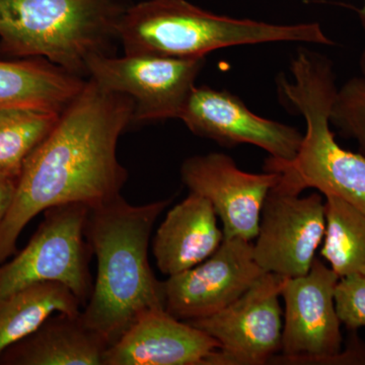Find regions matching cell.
I'll list each match as a JSON object with an SVG mask.
<instances>
[{
  "label": "cell",
  "instance_id": "6da1fadb",
  "mask_svg": "<svg viewBox=\"0 0 365 365\" xmlns=\"http://www.w3.org/2000/svg\"><path fill=\"white\" fill-rule=\"evenodd\" d=\"M133 110L130 98L86 81L21 169L0 225V264L16 253L21 232L39 213L67 204L91 208L121 195L128 173L117 144L133 123Z\"/></svg>",
  "mask_w": 365,
  "mask_h": 365
},
{
  "label": "cell",
  "instance_id": "7a4b0ae2",
  "mask_svg": "<svg viewBox=\"0 0 365 365\" xmlns=\"http://www.w3.org/2000/svg\"><path fill=\"white\" fill-rule=\"evenodd\" d=\"M170 202L132 205L120 195L90 209L86 237L98 271L81 317L109 346L143 314L165 309L163 281L150 267L148 246L153 225Z\"/></svg>",
  "mask_w": 365,
  "mask_h": 365
},
{
  "label": "cell",
  "instance_id": "3957f363",
  "mask_svg": "<svg viewBox=\"0 0 365 365\" xmlns=\"http://www.w3.org/2000/svg\"><path fill=\"white\" fill-rule=\"evenodd\" d=\"M290 76L277 78V93L287 109L304 118L306 131L294 160L269 157L264 170L279 175V182L302 194L314 188L324 196L339 197L365 212V155L341 148L331 130L336 93L332 61L306 47L290 61Z\"/></svg>",
  "mask_w": 365,
  "mask_h": 365
},
{
  "label": "cell",
  "instance_id": "277c9868",
  "mask_svg": "<svg viewBox=\"0 0 365 365\" xmlns=\"http://www.w3.org/2000/svg\"><path fill=\"white\" fill-rule=\"evenodd\" d=\"M124 54L205 58L234 46L306 43L332 46L318 23L277 25L220 16L187 0H145L132 4L117 28Z\"/></svg>",
  "mask_w": 365,
  "mask_h": 365
},
{
  "label": "cell",
  "instance_id": "5b68a950",
  "mask_svg": "<svg viewBox=\"0 0 365 365\" xmlns=\"http://www.w3.org/2000/svg\"><path fill=\"white\" fill-rule=\"evenodd\" d=\"M132 0H0V54L43 58L74 76L113 54L117 28Z\"/></svg>",
  "mask_w": 365,
  "mask_h": 365
},
{
  "label": "cell",
  "instance_id": "8992f818",
  "mask_svg": "<svg viewBox=\"0 0 365 365\" xmlns=\"http://www.w3.org/2000/svg\"><path fill=\"white\" fill-rule=\"evenodd\" d=\"M90 206L67 204L44 211V220L26 248L0 264V304L36 283L56 281L66 285L86 306L93 292L86 241Z\"/></svg>",
  "mask_w": 365,
  "mask_h": 365
},
{
  "label": "cell",
  "instance_id": "52a82bcc",
  "mask_svg": "<svg viewBox=\"0 0 365 365\" xmlns=\"http://www.w3.org/2000/svg\"><path fill=\"white\" fill-rule=\"evenodd\" d=\"M204 63L205 58L98 55L88 61V76L131 98L133 123H150L179 119Z\"/></svg>",
  "mask_w": 365,
  "mask_h": 365
},
{
  "label": "cell",
  "instance_id": "ba28073f",
  "mask_svg": "<svg viewBox=\"0 0 365 365\" xmlns=\"http://www.w3.org/2000/svg\"><path fill=\"white\" fill-rule=\"evenodd\" d=\"M339 276L319 259L306 275L285 278L281 356L282 364H330L342 350L341 321L335 307Z\"/></svg>",
  "mask_w": 365,
  "mask_h": 365
},
{
  "label": "cell",
  "instance_id": "9c48e42d",
  "mask_svg": "<svg viewBox=\"0 0 365 365\" xmlns=\"http://www.w3.org/2000/svg\"><path fill=\"white\" fill-rule=\"evenodd\" d=\"M326 232L325 199L302 197L281 184L269 191L262 208L254 258L265 272L285 278L306 275Z\"/></svg>",
  "mask_w": 365,
  "mask_h": 365
},
{
  "label": "cell",
  "instance_id": "30bf717a",
  "mask_svg": "<svg viewBox=\"0 0 365 365\" xmlns=\"http://www.w3.org/2000/svg\"><path fill=\"white\" fill-rule=\"evenodd\" d=\"M284 279L265 273L222 311L188 322L220 344L212 365L265 364L280 351L283 313L279 299Z\"/></svg>",
  "mask_w": 365,
  "mask_h": 365
},
{
  "label": "cell",
  "instance_id": "8fae6325",
  "mask_svg": "<svg viewBox=\"0 0 365 365\" xmlns=\"http://www.w3.org/2000/svg\"><path fill=\"white\" fill-rule=\"evenodd\" d=\"M265 273L255 260L252 242L225 237L206 260L163 281L165 312L184 322L206 318L232 304Z\"/></svg>",
  "mask_w": 365,
  "mask_h": 365
},
{
  "label": "cell",
  "instance_id": "7c38bea8",
  "mask_svg": "<svg viewBox=\"0 0 365 365\" xmlns=\"http://www.w3.org/2000/svg\"><path fill=\"white\" fill-rule=\"evenodd\" d=\"M181 177L191 193L204 197L213 206L225 239L249 242L258 235L266 197L279 180L275 172H245L232 158L218 153L187 158Z\"/></svg>",
  "mask_w": 365,
  "mask_h": 365
},
{
  "label": "cell",
  "instance_id": "4fadbf2b",
  "mask_svg": "<svg viewBox=\"0 0 365 365\" xmlns=\"http://www.w3.org/2000/svg\"><path fill=\"white\" fill-rule=\"evenodd\" d=\"M179 119L197 136L228 148L251 144L282 160H294L304 134L258 116L234 93L208 86H194Z\"/></svg>",
  "mask_w": 365,
  "mask_h": 365
},
{
  "label": "cell",
  "instance_id": "5bb4252c",
  "mask_svg": "<svg viewBox=\"0 0 365 365\" xmlns=\"http://www.w3.org/2000/svg\"><path fill=\"white\" fill-rule=\"evenodd\" d=\"M217 341L169 313L143 314L106 351L104 365H212Z\"/></svg>",
  "mask_w": 365,
  "mask_h": 365
},
{
  "label": "cell",
  "instance_id": "9a60e30c",
  "mask_svg": "<svg viewBox=\"0 0 365 365\" xmlns=\"http://www.w3.org/2000/svg\"><path fill=\"white\" fill-rule=\"evenodd\" d=\"M225 240L217 215L207 199L191 193L170 209L158 227L153 253L160 272L175 275L215 254Z\"/></svg>",
  "mask_w": 365,
  "mask_h": 365
},
{
  "label": "cell",
  "instance_id": "2e32d148",
  "mask_svg": "<svg viewBox=\"0 0 365 365\" xmlns=\"http://www.w3.org/2000/svg\"><path fill=\"white\" fill-rule=\"evenodd\" d=\"M107 341L86 325L81 312L51 316L0 356L4 365H104Z\"/></svg>",
  "mask_w": 365,
  "mask_h": 365
},
{
  "label": "cell",
  "instance_id": "e0dca14e",
  "mask_svg": "<svg viewBox=\"0 0 365 365\" xmlns=\"http://www.w3.org/2000/svg\"><path fill=\"white\" fill-rule=\"evenodd\" d=\"M85 78L43 58L0 60V109L30 107L63 112Z\"/></svg>",
  "mask_w": 365,
  "mask_h": 365
},
{
  "label": "cell",
  "instance_id": "ac0fdd59",
  "mask_svg": "<svg viewBox=\"0 0 365 365\" xmlns=\"http://www.w3.org/2000/svg\"><path fill=\"white\" fill-rule=\"evenodd\" d=\"M81 300L56 281L36 283L0 304V356L7 348L32 335L54 314L81 313Z\"/></svg>",
  "mask_w": 365,
  "mask_h": 365
},
{
  "label": "cell",
  "instance_id": "d6986e66",
  "mask_svg": "<svg viewBox=\"0 0 365 365\" xmlns=\"http://www.w3.org/2000/svg\"><path fill=\"white\" fill-rule=\"evenodd\" d=\"M325 197L321 255L339 277L365 274V212L339 197Z\"/></svg>",
  "mask_w": 365,
  "mask_h": 365
},
{
  "label": "cell",
  "instance_id": "ffe728a7",
  "mask_svg": "<svg viewBox=\"0 0 365 365\" xmlns=\"http://www.w3.org/2000/svg\"><path fill=\"white\" fill-rule=\"evenodd\" d=\"M61 113L30 107L0 109V175L18 178Z\"/></svg>",
  "mask_w": 365,
  "mask_h": 365
},
{
  "label": "cell",
  "instance_id": "44dd1931",
  "mask_svg": "<svg viewBox=\"0 0 365 365\" xmlns=\"http://www.w3.org/2000/svg\"><path fill=\"white\" fill-rule=\"evenodd\" d=\"M330 122L344 135L355 139L365 155V76L350 78L338 88Z\"/></svg>",
  "mask_w": 365,
  "mask_h": 365
},
{
  "label": "cell",
  "instance_id": "7402d4cb",
  "mask_svg": "<svg viewBox=\"0 0 365 365\" xmlns=\"http://www.w3.org/2000/svg\"><path fill=\"white\" fill-rule=\"evenodd\" d=\"M334 299L341 324L348 330L365 327V274L340 277Z\"/></svg>",
  "mask_w": 365,
  "mask_h": 365
},
{
  "label": "cell",
  "instance_id": "603a6c76",
  "mask_svg": "<svg viewBox=\"0 0 365 365\" xmlns=\"http://www.w3.org/2000/svg\"><path fill=\"white\" fill-rule=\"evenodd\" d=\"M349 342L330 364H365V344L356 336L350 338Z\"/></svg>",
  "mask_w": 365,
  "mask_h": 365
},
{
  "label": "cell",
  "instance_id": "cb8c5ba5",
  "mask_svg": "<svg viewBox=\"0 0 365 365\" xmlns=\"http://www.w3.org/2000/svg\"><path fill=\"white\" fill-rule=\"evenodd\" d=\"M18 178L0 175V225L13 203Z\"/></svg>",
  "mask_w": 365,
  "mask_h": 365
},
{
  "label": "cell",
  "instance_id": "d4e9b609",
  "mask_svg": "<svg viewBox=\"0 0 365 365\" xmlns=\"http://www.w3.org/2000/svg\"><path fill=\"white\" fill-rule=\"evenodd\" d=\"M359 16L360 24H361L362 29H364L365 32V0L364 6H362L361 9H360L359 11Z\"/></svg>",
  "mask_w": 365,
  "mask_h": 365
},
{
  "label": "cell",
  "instance_id": "484cf974",
  "mask_svg": "<svg viewBox=\"0 0 365 365\" xmlns=\"http://www.w3.org/2000/svg\"><path fill=\"white\" fill-rule=\"evenodd\" d=\"M359 67L360 72H361L362 76H365V49L364 50V52H362L361 56H360Z\"/></svg>",
  "mask_w": 365,
  "mask_h": 365
}]
</instances>
